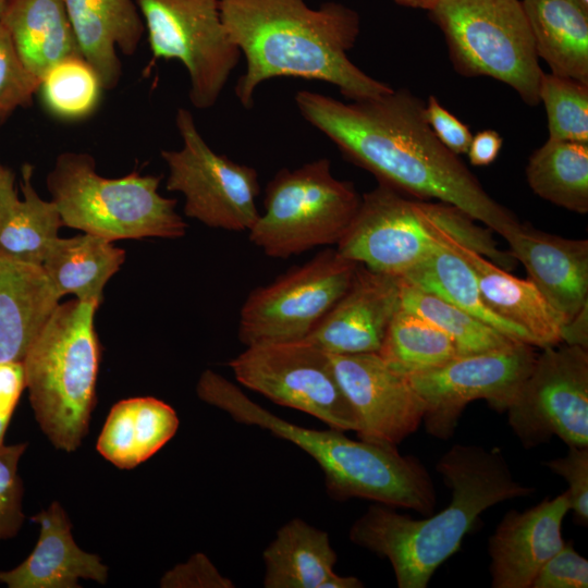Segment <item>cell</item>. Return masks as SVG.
Returning a JSON list of instances; mask_svg holds the SVG:
<instances>
[{"mask_svg": "<svg viewBox=\"0 0 588 588\" xmlns=\"http://www.w3.org/2000/svg\"><path fill=\"white\" fill-rule=\"evenodd\" d=\"M294 100L308 123L379 183L418 200L454 206L501 236L519 223L437 138L426 120L425 101L411 90L344 102L303 89Z\"/></svg>", "mask_w": 588, "mask_h": 588, "instance_id": "obj_1", "label": "cell"}, {"mask_svg": "<svg viewBox=\"0 0 588 588\" xmlns=\"http://www.w3.org/2000/svg\"><path fill=\"white\" fill-rule=\"evenodd\" d=\"M219 8L230 38L246 60L234 89L245 109L253 108L256 88L273 77L332 84L352 101L393 89L350 60L360 20L342 3L313 9L305 0H219Z\"/></svg>", "mask_w": 588, "mask_h": 588, "instance_id": "obj_2", "label": "cell"}, {"mask_svg": "<svg viewBox=\"0 0 588 588\" xmlns=\"http://www.w3.org/2000/svg\"><path fill=\"white\" fill-rule=\"evenodd\" d=\"M436 469L452 491L445 509L413 519L377 503L350 529L353 543L389 560L400 588H426L436 569L460 550L483 511L534 492L513 478L498 448L455 444L440 457Z\"/></svg>", "mask_w": 588, "mask_h": 588, "instance_id": "obj_3", "label": "cell"}, {"mask_svg": "<svg viewBox=\"0 0 588 588\" xmlns=\"http://www.w3.org/2000/svg\"><path fill=\"white\" fill-rule=\"evenodd\" d=\"M196 393L235 421L266 429L305 451L322 469L331 498H360L425 515L436 505V490L425 466L415 456L400 454L394 445L355 441L333 428L317 430L292 424L210 369L200 375Z\"/></svg>", "mask_w": 588, "mask_h": 588, "instance_id": "obj_4", "label": "cell"}, {"mask_svg": "<svg viewBox=\"0 0 588 588\" xmlns=\"http://www.w3.org/2000/svg\"><path fill=\"white\" fill-rule=\"evenodd\" d=\"M97 308L76 298L59 304L22 362L40 429L54 448L69 453L86 437L96 404L101 359Z\"/></svg>", "mask_w": 588, "mask_h": 588, "instance_id": "obj_5", "label": "cell"}, {"mask_svg": "<svg viewBox=\"0 0 588 588\" xmlns=\"http://www.w3.org/2000/svg\"><path fill=\"white\" fill-rule=\"evenodd\" d=\"M161 176L133 171L121 177L97 173L87 152L60 154L47 175V189L62 224L111 242L147 237L174 240L187 224L176 200L162 196Z\"/></svg>", "mask_w": 588, "mask_h": 588, "instance_id": "obj_6", "label": "cell"}, {"mask_svg": "<svg viewBox=\"0 0 588 588\" xmlns=\"http://www.w3.org/2000/svg\"><path fill=\"white\" fill-rule=\"evenodd\" d=\"M360 201L352 182L332 174L327 158L293 170L283 168L266 186L264 212L249 229V241L265 255L278 259L336 245Z\"/></svg>", "mask_w": 588, "mask_h": 588, "instance_id": "obj_7", "label": "cell"}, {"mask_svg": "<svg viewBox=\"0 0 588 588\" xmlns=\"http://www.w3.org/2000/svg\"><path fill=\"white\" fill-rule=\"evenodd\" d=\"M430 14L458 74L492 77L539 103L543 71L520 0H441Z\"/></svg>", "mask_w": 588, "mask_h": 588, "instance_id": "obj_8", "label": "cell"}, {"mask_svg": "<svg viewBox=\"0 0 588 588\" xmlns=\"http://www.w3.org/2000/svg\"><path fill=\"white\" fill-rule=\"evenodd\" d=\"M444 231L468 243L473 221L454 206L412 199L379 183L362 196L336 250L372 271L401 278L430 255Z\"/></svg>", "mask_w": 588, "mask_h": 588, "instance_id": "obj_9", "label": "cell"}, {"mask_svg": "<svg viewBox=\"0 0 588 588\" xmlns=\"http://www.w3.org/2000/svg\"><path fill=\"white\" fill-rule=\"evenodd\" d=\"M135 1L152 61H180L188 74L191 103L199 110L213 107L242 56L222 23L219 0Z\"/></svg>", "mask_w": 588, "mask_h": 588, "instance_id": "obj_10", "label": "cell"}, {"mask_svg": "<svg viewBox=\"0 0 588 588\" xmlns=\"http://www.w3.org/2000/svg\"><path fill=\"white\" fill-rule=\"evenodd\" d=\"M175 125L182 147L160 152L169 171L166 188L183 195L186 217L213 229L248 232L259 216L256 169L212 150L189 110L177 109Z\"/></svg>", "mask_w": 588, "mask_h": 588, "instance_id": "obj_11", "label": "cell"}, {"mask_svg": "<svg viewBox=\"0 0 588 588\" xmlns=\"http://www.w3.org/2000/svg\"><path fill=\"white\" fill-rule=\"evenodd\" d=\"M358 266L329 248L256 287L241 308L238 340L250 346L305 339L348 289Z\"/></svg>", "mask_w": 588, "mask_h": 588, "instance_id": "obj_12", "label": "cell"}, {"mask_svg": "<svg viewBox=\"0 0 588 588\" xmlns=\"http://www.w3.org/2000/svg\"><path fill=\"white\" fill-rule=\"evenodd\" d=\"M229 366L242 385L273 403L307 413L333 429L357 430L330 354L307 339L246 346Z\"/></svg>", "mask_w": 588, "mask_h": 588, "instance_id": "obj_13", "label": "cell"}, {"mask_svg": "<svg viewBox=\"0 0 588 588\" xmlns=\"http://www.w3.org/2000/svg\"><path fill=\"white\" fill-rule=\"evenodd\" d=\"M506 411L524 446L552 436L567 446H588V348L542 347Z\"/></svg>", "mask_w": 588, "mask_h": 588, "instance_id": "obj_14", "label": "cell"}, {"mask_svg": "<svg viewBox=\"0 0 588 588\" xmlns=\"http://www.w3.org/2000/svg\"><path fill=\"white\" fill-rule=\"evenodd\" d=\"M534 346L512 342L502 347L457 355L436 368L407 376L425 404L426 431L449 439L465 406L486 400L494 409L506 411L530 372Z\"/></svg>", "mask_w": 588, "mask_h": 588, "instance_id": "obj_15", "label": "cell"}, {"mask_svg": "<svg viewBox=\"0 0 588 588\" xmlns=\"http://www.w3.org/2000/svg\"><path fill=\"white\" fill-rule=\"evenodd\" d=\"M330 356L356 416L359 440L396 446L417 430L425 404L407 376L392 369L378 353Z\"/></svg>", "mask_w": 588, "mask_h": 588, "instance_id": "obj_16", "label": "cell"}, {"mask_svg": "<svg viewBox=\"0 0 588 588\" xmlns=\"http://www.w3.org/2000/svg\"><path fill=\"white\" fill-rule=\"evenodd\" d=\"M401 306V278L359 264L340 299L306 336L332 355L378 353Z\"/></svg>", "mask_w": 588, "mask_h": 588, "instance_id": "obj_17", "label": "cell"}, {"mask_svg": "<svg viewBox=\"0 0 588 588\" xmlns=\"http://www.w3.org/2000/svg\"><path fill=\"white\" fill-rule=\"evenodd\" d=\"M568 511L566 491L526 511H509L488 540L491 586L531 588L544 563L565 543L561 530Z\"/></svg>", "mask_w": 588, "mask_h": 588, "instance_id": "obj_18", "label": "cell"}, {"mask_svg": "<svg viewBox=\"0 0 588 588\" xmlns=\"http://www.w3.org/2000/svg\"><path fill=\"white\" fill-rule=\"evenodd\" d=\"M564 323L588 304V241L565 238L518 223L502 236Z\"/></svg>", "mask_w": 588, "mask_h": 588, "instance_id": "obj_19", "label": "cell"}, {"mask_svg": "<svg viewBox=\"0 0 588 588\" xmlns=\"http://www.w3.org/2000/svg\"><path fill=\"white\" fill-rule=\"evenodd\" d=\"M32 520L40 527L34 550L16 567L0 571V583L9 588H77L79 578L107 583L108 567L75 543L71 520L58 501Z\"/></svg>", "mask_w": 588, "mask_h": 588, "instance_id": "obj_20", "label": "cell"}, {"mask_svg": "<svg viewBox=\"0 0 588 588\" xmlns=\"http://www.w3.org/2000/svg\"><path fill=\"white\" fill-rule=\"evenodd\" d=\"M83 58L96 71L102 88L112 89L122 75L118 56H133L145 34L135 0H64Z\"/></svg>", "mask_w": 588, "mask_h": 588, "instance_id": "obj_21", "label": "cell"}, {"mask_svg": "<svg viewBox=\"0 0 588 588\" xmlns=\"http://www.w3.org/2000/svg\"><path fill=\"white\" fill-rule=\"evenodd\" d=\"M444 236L474 269L482 299L491 311L525 330L535 346L562 343L563 319L528 278L512 275L449 233Z\"/></svg>", "mask_w": 588, "mask_h": 588, "instance_id": "obj_22", "label": "cell"}, {"mask_svg": "<svg viewBox=\"0 0 588 588\" xmlns=\"http://www.w3.org/2000/svg\"><path fill=\"white\" fill-rule=\"evenodd\" d=\"M60 299L41 266L0 257V364L23 362Z\"/></svg>", "mask_w": 588, "mask_h": 588, "instance_id": "obj_23", "label": "cell"}, {"mask_svg": "<svg viewBox=\"0 0 588 588\" xmlns=\"http://www.w3.org/2000/svg\"><path fill=\"white\" fill-rule=\"evenodd\" d=\"M33 172L32 164L23 166L21 199L14 174L0 164V257L41 266L63 224L56 205L37 194Z\"/></svg>", "mask_w": 588, "mask_h": 588, "instance_id": "obj_24", "label": "cell"}, {"mask_svg": "<svg viewBox=\"0 0 588 588\" xmlns=\"http://www.w3.org/2000/svg\"><path fill=\"white\" fill-rule=\"evenodd\" d=\"M175 411L151 396L115 403L98 437L96 449L120 469H132L157 453L179 428Z\"/></svg>", "mask_w": 588, "mask_h": 588, "instance_id": "obj_25", "label": "cell"}, {"mask_svg": "<svg viewBox=\"0 0 588 588\" xmlns=\"http://www.w3.org/2000/svg\"><path fill=\"white\" fill-rule=\"evenodd\" d=\"M0 23L26 69L39 81L58 62L83 57L64 0H8Z\"/></svg>", "mask_w": 588, "mask_h": 588, "instance_id": "obj_26", "label": "cell"}, {"mask_svg": "<svg viewBox=\"0 0 588 588\" xmlns=\"http://www.w3.org/2000/svg\"><path fill=\"white\" fill-rule=\"evenodd\" d=\"M125 261V252L111 241L84 233L56 238L41 268L60 297L72 294L79 302L99 306L103 289Z\"/></svg>", "mask_w": 588, "mask_h": 588, "instance_id": "obj_27", "label": "cell"}, {"mask_svg": "<svg viewBox=\"0 0 588 588\" xmlns=\"http://www.w3.org/2000/svg\"><path fill=\"white\" fill-rule=\"evenodd\" d=\"M539 59L588 84V12L574 0H522Z\"/></svg>", "mask_w": 588, "mask_h": 588, "instance_id": "obj_28", "label": "cell"}, {"mask_svg": "<svg viewBox=\"0 0 588 588\" xmlns=\"http://www.w3.org/2000/svg\"><path fill=\"white\" fill-rule=\"evenodd\" d=\"M266 588H321L335 573L338 555L327 531L301 518L279 528L262 553Z\"/></svg>", "mask_w": 588, "mask_h": 588, "instance_id": "obj_29", "label": "cell"}, {"mask_svg": "<svg viewBox=\"0 0 588 588\" xmlns=\"http://www.w3.org/2000/svg\"><path fill=\"white\" fill-rule=\"evenodd\" d=\"M445 233L448 232L441 233L440 241L430 255L401 279L467 311L511 340L535 346L534 340L525 330L503 320L485 304L474 269L450 245Z\"/></svg>", "mask_w": 588, "mask_h": 588, "instance_id": "obj_30", "label": "cell"}, {"mask_svg": "<svg viewBox=\"0 0 588 588\" xmlns=\"http://www.w3.org/2000/svg\"><path fill=\"white\" fill-rule=\"evenodd\" d=\"M526 179L542 199L588 212V143L549 139L529 157Z\"/></svg>", "mask_w": 588, "mask_h": 588, "instance_id": "obj_31", "label": "cell"}, {"mask_svg": "<svg viewBox=\"0 0 588 588\" xmlns=\"http://www.w3.org/2000/svg\"><path fill=\"white\" fill-rule=\"evenodd\" d=\"M378 354L392 369L411 376L441 366L458 352L444 332L400 306Z\"/></svg>", "mask_w": 588, "mask_h": 588, "instance_id": "obj_32", "label": "cell"}, {"mask_svg": "<svg viewBox=\"0 0 588 588\" xmlns=\"http://www.w3.org/2000/svg\"><path fill=\"white\" fill-rule=\"evenodd\" d=\"M401 307L422 317L444 332L454 343L458 355L480 353L516 342L467 311L406 283L403 279Z\"/></svg>", "mask_w": 588, "mask_h": 588, "instance_id": "obj_33", "label": "cell"}, {"mask_svg": "<svg viewBox=\"0 0 588 588\" xmlns=\"http://www.w3.org/2000/svg\"><path fill=\"white\" fill-rule=\"evenodd\" d=\"M96 71L79 56L66 58L50 68L39 89L47 109L63 119L90 114L102 91Z\"/></svg>", "mask_w": 588, "mask_h": 588, "instance_id": "obj_34", "label": "cell"}, {"mask_svg": "<svg viewBox=\"0 0 588 588\" xmlns=\"http://www.w3.org/2000/svg\"><path fill=\"white\" fill-rule=\"evenodd\" d=\"M549 139L588 143V84L542 72L538 91Z\"/></svg>", "mask_w": 588, "mask_h": 588, "instance_id": "obj_35", "label": "cell"}, {"mask_svg": "<svg viewBox=\"0 0 588 588\" xmlns=\"http://www.w3.org/2000/svg\"><path fill=\"white\" fill-rule=\"evenodd\" d=\"M40 81L22 62L13 41L0 23V120L32 102Z\"/></svg>", "mask_w": 588, "mask_h": 588, "instance_id": "obj_36", "label": "cell"}, {"mask_svg": "<svg viewBox=\"0 0 588 588\" xmlns=\"http://www.w3.org/2000/svg\"><path fill=\"white\" fill-rule=\"evenodd\" d=\"M27 443L0 445V540L14 537L24 522L23 485L17 465Z\"/></svg>", "mask_w": 588, "mask_h": 588, "instance_id": "obj_37", "label": "cell"}, {"mask_svg": "<svg viewBox=\"0 0 588 588\" xmlns=\"http://www.w3.org/2000/svg\"><path fill=\"white\" fill-rule=\"evenodd\" d=\"M553 473L568 483L569 510L574 512L575 523H588V446H568V453L543 462Z\"/></svg>", "mask_w": 588, "mask_h": 588, "instance_id": "obj_38", "label": "cell"}, {"mask_svg": "<svg viewBox=\"0 0 588 588\" xmlns=\"http://www.w3.org/2000/svg\"><path fill=\"white\" fill-rule=\"evenodd\" d=\"M588 561L573 547L564 546L551 556L537 574L531 588H587Z\"/></svg>", "mask_w": 588, "mask_h": 588, "instance_id": "obj_39", "label": "cell"}, {"mask_svg": "<svg viewBox=\"0 0 588 588\" xmlns=\"http://www.w3.org/2000/svg\"><path fill=\"white\" fill-rule=\"evenodd\" d=\"M163 588H233V581L223 576L203 553L192 555L185 563L168 571L160 580Z\"/></svg>", "mask_w": 588, "mask_h": 588, "instance_id": "obj_40", "label": "cell"}, {"mask_svg": "<svg viewBox=\"0 0 588 588\" xmlns=\"http://www.w3.org/2000/svg\"><path fill=\"white\" fill-rule=\"evenodd\" d=\"M426 120L437 138L453 154H466L473 134L469 127L445 109L436 96L425 101Z\"/></svg>", "mask_w": 588, "mask_h": 588, "instance_id": "obj_41", "label": "cell"}, {"mask_svg": "<svg viewBox=\"0 0 588 588\" xmlns=\"http://www.w3.org/2000/svg\"><path fill=\"white\" fill-rule=\"evenodd\" d=\"M24 390L23 364L21 362L0 364V445Z\"/></svg>", "mask_w": 588, "mask_h": 588, "instance_id": "obj_42", "label": "cell"}, {"mask_svg": "<svg viewBox=\"0 0 588 588\" xmlns=\"http://www.w3.org/2000/svg\"><path fill=\"white\" fill-rule=\"evenodd\" d=\"M503 145V138L493 130H483L473 135L467 149L470 163L475 167H486L494 162Z\"/></svg>", "mask_w": 588, "mask_h": 588, "instance_id": "obj_43", "label": "cell"}, {"mask_svg": "<svg viewBox=\"0 0 588 588\" xmlns=\"http://www.w3.org/2000/svg\"><path fill=\"white\" fill-rule=\"evenodd\" d=\"M562 343L588 348V304L563 324Z\"/></svg>", "mask_w": 588, "mask_h": 588, "instance_id": "obj_44", "label": "cell"}, {"mask_svg": "<svg viewBox=\"0 0 588 588\" xmlns=\"http://www.w3.org/2000/svg\"><path fill=\"white\" fill-rule=\"evenodd\" d=\"M364 586V583L355 576L334 574L321 585V588H362Z\"/></svg>", "mask_w": 588, "mask_h": 588, "instance_id": "obj_45", "label": "cell"}, {"mask_svg": "<svg viewBox=\"0 0 588 588\" xmlns=\"http://www.w3.org/2000/svg\"><path fill=\"white\" fill-rule=\"evenodd\" d=\"M397 4L413 8V9H422L428 10L429 12L441 1V0H394Z\"/></svg>", "mask_w": 588, "mask_h": 588, "instance_id": "obj_46", "label": "cell"}, {"mask_svg": "<svg viewBox=\"0 0 588 588\" xmlns=\"http://www.w3.org/2000/svg\"><path fill=\"white\" fill-rule=\"evenodd\" d=\"M583 10L588 12V0H574Z\"/></svg>", "mask_w": 588, "mask_h": 588, "instance_id": "obj_47", "label": "cell"}, {"mask_svg": "<svg viewBox=\"0 0 588 588\" xmlns=\"http://www.w3.org/2000/svg\"><path fill=\"white\" fill-rule=\"evenodd\" d=\"M7 1L8 0H0V16H1V14L3 12V9H4L5 4H7Z\"/></svg>", "mask_w": 588, "mask_h": 588, "instance_id": "obj_48", "label": "cell"}]
</instances>
